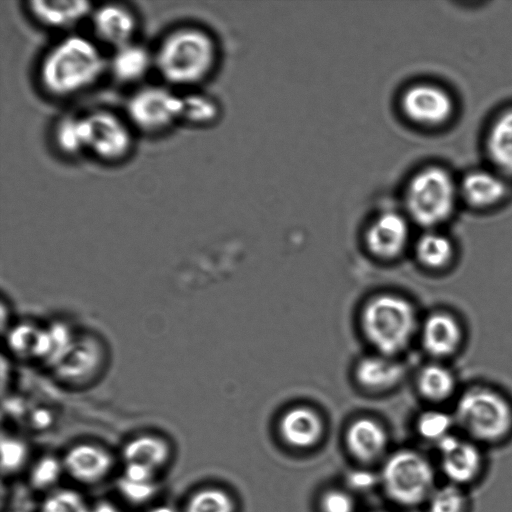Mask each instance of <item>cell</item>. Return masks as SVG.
Here are the masks:
<instances>
[{"instance_id": "obj_1", "label": "cell", "mask_w": 512, "mask_h": 512, "mask_svg": "<svg viewBox=\"0 0 512 512\" xmlns=\"http://www.w3.org/2000/svg\"><path fill=\"white\" fill-rule=\"evenodd\" d=\"M107 67V60L92 40L71 34L45 53L39 65L38 79L48 95L66 98L97 83Z\"/></svg>"}, {"instance_id": "obj_2", "label": "cell", "mask_w": 512, "mask_h": 512, "mask_svg": "<svg viewBox=\"0 0 512 512\" xmlns=\"http://www.w3.org/2000/svg\"><path fill=\"white\" fill-rule=\"evenodd\" d=\"M161 78L174 86H193L212 72L217 47L213 37L196 26H181L167 33L154 55Z\"/></svg>"}, {"instance_id": "obj_3", "label": "cell", "mask_w": 512, "mask_h": 512, "mask_svg": "<svg viewBox=\"0 0 512 512\" xmlns=\"http://www.w3.org/2000/svg\"><path fill=\"white\" fill-rule=\"evenodd\" d=\"M452 414L456 427L476 443H497L512 432V403L487 385H473L463 391Z\"/></svg>"}, {"instance_id": "obj_4", "label": "cell", "mask_w": 512, "mask_h": 512, "mask_svg": "<svg viewBox=\"0 0 512 512\" xmlns=\"http://www.w3.org/2000/svg\"><path fill=\"white\" fill-rule=\"evenodd\" d=\"M362 323L371 343L385 355H391L408 345L417 327V317L414 307L404 298L380 295L366 305Z\"/></svg>"}, {"instance_id": "obj_5", "label": "cell", "mask_w": 512, "mask_h": 512, "mask_svg": "<svg viewBox=\"0 0 512 512\" xmlns=\"http://www.w3.org/2000/svg\"><path fill=\"white\" fill-rule=\"evenodd\" d=\"M456 188L451 176L439 167L419 171L406 190V206L412 219L426 228L445 222L453 213Z\"/></svg>"}, {"instance_id": "obj_6", "label": "cell", "mask_w": 512, "mask_h": 512, "mask_svg": "<svg viewBox=\"0 0 512 512\" xmlns=\"http://www.w3.org/2000/svg\"><path fill=\"white\" fill-rule=\"evenodd\" d=\"M381 477L388 495L402 505L412 506L428 500L435 489L432 465L413 451L392 455L386 461Z\"/></svg>"}, {"instance_id": "obj_7", "label": "cell", "mask_w": 512, "mask_h": 512, "mask_svg": "<svg viewBox=\"0 0 512 512\" xmlns=\"http://www.w3.org/2000/svg\"><path fill=\"white\" fill-rule=\"evenodd\" d=\"M126 112L138 130L160 133L181 120V96L165 86L147 85L130 95Z\"/></svg>"}, {"instance_id": "obj_8", "label": "cell", "mask_w": 512, "mask_h": 512, "mask_svg": "<svg viewBox=\"0 0 512 512\" xmlns=\"http://www.w3.org/2000/svg\"><path fill=\"white\" fill-rule=\"evenodd\" d=\"M86 151L104 162L125 159L133 147V135L128 123L116 113L95 109L83 114Z\"/></svg>"}, {"instance_id": "obj_9", "label": "cell", "mask_w": 512, "mask_h": 512, "mask_svg": "<svg viewBox=\"0 0 512 512\" xmlns=\"http://www.w3.org/2000/svg\"><path fill=\"white\" fill-rule=\"evenodd\" d=\"M436 446L440 468L448 483L461 487L472 482L480 473L482 455L476 442L453 433Z\"/></svg>"}, {"instance_id": "obj_10", "label": "cell", "mask_w": 512, "mask_h": 512, "mask_svg": "<svg viewBox=\"0 0 512 512\" xmlns=\"http://www.w3.org/2000/svg\"><path fill=\"white\" fill-rule=\"evenodd\" d=\"M421 341L424 350L433 358H449L455 355L463 344L462 323L449 311H435L423 323Z\"/></svg>"}, {"instance_id": "obj_11", "label": "cell", "mask_w": 512, "mask_h": 512, "mask_svg": "<svg viewBox=\"0 0 512 512\" xmlns=\"http://www.w3.org/2000/svg\"><path fill=\"white\" fill-rule=\"evenodd\" d=\"M401 106L408 118L426 125L444 122L453 110L448 93L430 84H417L407 89L402 96Z\"/></svg>"}, {"instance_id": "obj_12", "label": "cell", "mask_w": 512, "mask_h": 512, "mask_svg": "<svg viewBox=\"0 0 512 512\" xmlns=\"http://www.w3.org/2000/svg\"><path fill=\"white\" fill-rule=\"evenodd\" d=\"M95 36L115 49L133 42L137 28L136 17L127 7L108 3L91 14Z\"/></svg>"}, {"instance_id": "obj_13", "label": "cell", "mask_w": 512, "mask_h": 512, "mask_svg": "<svg viewBox=\"0 0 512 512\" xmlns=\"http://www.w3.org/2000/svg\"><path fill=\"white\" fill-rule=\"evenodd\" d=\"M408 236L409 228L404 217L390 211L374 220L367 231L366 242L374 255L393 258L403 251Z\"/></svg>"}, {"instance_id": "obj_14", "label": "cell", "mask_w": 512, "mask_h": 512, "mask_svg": "<svg viewBox=\"0 0 512 512\" xmlns=\"http://www.w3.org/2000/svg\"><path fill=\"white\" fill-rule=\"evenodd\" d=\"M112 464L113 459L109 452L93 444H79L70 448L63 460V467L67 473L85 484L103 479Z\"/></svg>"}, {"instance_id": "obj_15", "label": "cell", "mask_w": 512, "mask_h": 512, "mask_svg": "<svg viewBox=\"0 0 512 512\" xmlns=\"http://www.w3.org/2000/svg\"><path fill=\"white\" fill-rule=\"evenodd\" d=\"M28 11L42 26L52 29L74 27L92 14V4L85 0H33Z\"/></svg>"}, {"instance_id": "obj_16", "label": "cell", "mask_w": 512, "mask_h": 512, "mask_svg": "<svg viewBox=\"0 0 512 512\" xmlns=\"http://www.w3.org/2000/svg\"><path fill=\"white\" fill-rule=\"evenodd\" d=\"M154 65V57L144 46L131 42L114 50L108 67L121 83H135L143 79Z\"/></svg>"}, {"instance_id": "obj_17", "label": "cell", "mask_w": 512, "mask_h": 512, "mask_svg": "<svg viewBox=\"0 0 512 512\" xmlns=\"http://www.w3.org/2000/svg\"><path fill=\"white\" fill-rule=\"evenodd\" d=\"M282 437L295 447H309L317 442L322 433L319 416L306 407H296L287 411L281 419Z\"/></svg>"}, {"instance_id": "obj_18", "label": "cell", "mask_w": 512, "mask_h": 512, "mask_svg": "<svg viewBox=\"0 0 512 512\" xmlns=\"http://www.w3.org/2000/svg\"><path fill=\"white\" fill-rule=\"evenodd\" d=\"M350 451L359 459L367 461L379 456L386 445V433L374 420L362 418L355 421L347 431Z\"/></svg>"}, {"instance_id": "obj_19", "label": "cell", "mask_w": 512, "mask_h": 512, "mask_svg": "<svg viewBox=\"0 0 512 512\" xmlns=\"http://www.w3.org/2000/svg\"><path fill=\"white\" fill-rule=\"evenodd\" d=\"M505 184L497 175L487 171L468 174L461 185L465 200L475 207H488L505 195Z\"/></svg>"}, {"instance_id": "obj_20", "label": "cell", "mask_w": 512, "mask_h": 512, "mask_svg": "<svg viewBox=\"0 0 512 512\" xmlns=\"http://www.w3.org/2000/svg\"><path fill=\"white\" fill-rule=\"evenodd\" d=\"M415 252L419 262L434 271L448 268L456 254L452 240L436 231L424 233L417 241Z\"/></svg>"}, {"instance_id": "obj_21", "label": "cell", "mask_w": 512, "mask_h": 512, "mask_svg": "<svg viewBox=\"0 0 512 512\" xmlns=\"http://www.w3.org/2000/svg\"><path fill=\"white\" fill-rule=\"evenodd\" d=\"M358 381L369 389H386L400 381L403 368L396 362L379 356L362 359L356 369Z\"/></svg>"}, {"instance_id": "obj_22", "label": "cell", "mask_w": 512, "mask_h": 512, "mask_svg": "<svg viewBox=\"0 0 512 512\" xmlns=\"http://www.w3.org/2000/svg\"><path fill=\"white\" fill-rule=\"evenodd\" d=\"M417 383L422 396L432 402H444L450 399L456 390L455 374L440 362L424 366Z\"/></svg>"}, {"instance_id": "obj_23", "label": "cell", "mask_w": 512, "mask_h": 512, "mask_svg": "<svg viewBox=\"0 0 512 512\" xmlns=\"http://www.w3.org/2000/svg\"><path fill=\"white\" fill-rule=\"evenodd\" d=\"M169 453L170 449L165 440L151 435L134 438L123 448L126 463H141L155 470L168 460Z\"/></svg>"}, {"instance_id": "obj_24", "label": "cell", "mask_w": 512, "mask_h": 512, "mask_svg": "<svg viewBox=\"0 0 512 512\" xmlns=\"http://www.w3.org/2000/svg\"><path fill=\"white\" fill-rule=\"evenodd\" d=\"M53 137L57 149L66 156L86 151L83 115H63L55 124Z\"/></svg>"}, {"instance_id": "obj_25", "label": "cell", "mask_w": 512, "mask_h": 512, "mask_svg": "<svg viewBox=\"0 0 512 512\" xmlns=\"http://www.w3.org/2000/svg\"><path fill=\"white\" fill-rule=\"evenodd\" d=\"M488 150L499 168L512 173V110L503 113L493 124Z\"/></svg>"}, {"instance_id": "obj_26", "label": "cell", "mask_w": 512, "mask_h": 512, "mask_svg": "<svg viewBox=\"0 0 512 512\" xmlns=\"http://www.w3.org/2000/svg\"><path fill=\"white\" fill-rule=\"evenodd\" d=\"M219 113L218 104L206 94L190 92L181 96V120L193 125L214 121Z\"/></svg>"}, {"instance_id": "obj_27", "label": "cell", "mask_w": 512, "mask_h": 512, "mask_svg": "<svg viewBox=\"0 0 512 512\" xmlns=\"http://www.w3.org/2000/svg\"><path fill=\"white\" fill-rule=\"evenodd\" d=\"M455 427L453 414L441 410L427 411L419 417L417 422L419 434L435 445L453 434Z\"/></svg>"}, {"instance_id": "obj_28", "label": "cell", "mask_w": 512, "mask_h": 512, "mask_svg": "<svg viewBox=\"0 0 512 512\" xmlns=\"http://www.w3.org/2000/svg\"><path fill=\"white\" fill-rule=\"evenodd\" d=\"M233 508L227 493L217 488H205L190 497L185 512H233Z\"/></svg>"}, {"instance_id": "obj_29", "label": "cell", "mask_w": 512, "mask_h": 512, "mask_svg": "<svg viewBox=\"0 0 512 512\" xmlns=\"http://www.w3.org/2000/svg\"><path fill=\"white\" fill-rule=\"evenodd\" d=\"M427 501L429 512H465L467 507L462 488L451 483L435 488Z\"/></svg>"}, {"instance_id": "obj_30", "label": "cell", "mask_w": 512, "mask_h": 512, "mask_svg": "<svg viewBox=\"0 0 512 512\" xmlns=\"http://www.w3.org/2000/svg\"><path fill=\"white\" fill-rule=\"evenodd\" d=\"M83 497L74 490L61 489L49 495L42 505V512H90Z\"/></svg>"}, {"instance_id": "obj_31", "label": "cell", "mask_w": 512, "mask_h": 512, "mask_svg": "<svg viewBox=\"0 0 512 512\" xmlns=\"http://www.w3.org/2000/svg\"><path fill=\"white\" fill-rule=\"evenodd\" d=\"M63 464L53 456H44L33 466L30 482L37 489L52 486L59 478Z\"/></svg>"}, {"instance_id": "obj_32", "label": "cell", "mask_w": 512, "mask_h": 512, "mask_svg": "<svg viewBox=\"0 0 512 512\" xmlns=\"http://www.w3.org/2000/svg\"><path fill=\"white\" fill-rule=\"evenodd\" d=\"M28 449L25 443L17 438L1 439V468L6 473L17 471L27 458Z\"/></svg>"}, {"instance_id": "obj_33", "label": "cell", "mask_w": 512, "mask_h": 512, "mask_svg": "<svg viewBox=\"0 0 512 512\" xmlns=\"http://www.w3.org/2000/svg\"><path fill=\"white\" fill-rule=\"evenodd\" d=\"M157 485L154 481L137 482L121 477L117 481V489L120 494L130 503L142 504L150 500L157 492Z\"/></svg>"}, {"instance_id": "obj_34", "label": "cell", "mask_w": 512, "mask_h": 512, "mask_svg": "<svg viewBox=\"0 0 512 512\" xmlns=\"http://www.w3.org/2000/svg\"><path fill=\"white\" fill-rule=\"evenodd\" d=\"M323 512H353V501L342 491H329L322 498Z\"/></svg>"}, {"instance_id": "obj_35", "label": "cell", "mask_w": 512, "mask_h": 512, "mask_svg": "<svg viewBox=\"0 0 512 512\" xmlns=\"http://www.w3.org/2000/svg\"><path fill=\"white\" fill-rule=\"evenodd\" d=\"M155 469L136 462H128L125 465L124 475L126 479L137 482H150L154 481Z\"/></svg>"}, {"instance_id": "obj_36", "label": "cell", "mask_w": 512, "mask_h": 512, "mask_svg": "<svg viewBox=\"0 0 512 512\" xmlns=\"http://www.w3.org/2000/svg\"><path fill=\"white\" fill-rule=\"evenodd\" d=\"M376 481V476L367 470H355L347 476V483L355 490H368L376 484Z\"/></svg>"}, {"instance_id": "obj_37", "label": "cell", "mask_w": 512, "mask_h": 512, "mask_svg": "<svg viewBox=\"0 0 512 512\" xmlns=\"http://www.w3.org/2000/svg\"><path fill=\"white\" fill-rule=\"evenodd\" d=\"M90 512H120L117 507L108 502V501H100L95 504L94 507L91 508Z\"/></svg>"}, {"instance_id": "obj_38", "label": "cell", "mask_w": 512, "mask_h": 512, "mask_svg": "<svg viewBox=\"0 0 512 512\" xmlns=\"http://www.w3.org/2000/svg\"><path fill=\"white\" fill-rule=\"evenodd\" d=\"M50 423L49 415L43 412H39L34 416V424L38 428H43L48 426Z\"/></svg>"}, {"instance_id": "obj_39", "label": "cell", "mask_w": 512, "mask_h": 512, "mask_svg": "<svg viewBox=\"0 0 512 512\" xmlns=\"http://www.w3.org/2000/svg\"><path fill=\"white\" fill-rule=\"evenodd\" d=\"M148 512H174V511L169 506H158V507H155V508L149 510Z\"/></svg>"}]
</instances>
